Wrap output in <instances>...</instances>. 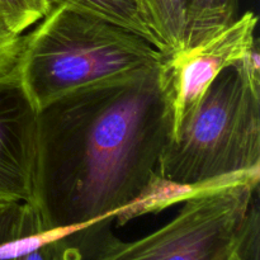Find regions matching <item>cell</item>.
Masks as SVG:
<instances>
[{
	"label": "cell",
	"mask_w": 260,
	"mask_h": 260,
	"mask_svg": "<svg viewBox=\"0 0 260 260\" xmlns=\"http://www.w3.org/2000/svg\"><path fill=\"white\" fill-rule=\"evenodd\" d=\"M159 66L73 91L38 112L32 206L43 230L112 222L156 179L172 131Z\"/></svg>",
	"instance_id": "cell-1"
},
{
	"label": "cell",
	"mask_w": 260,
	"mask_h": 260,
	"mask_svg": "<svg viewBox=\"0 0 260 260\" xmlns=\"http://www.w3.org/2000/svg\"><path fill=\"white\" fill-rule=\"evenodd\" d=\"M161 58L159 50L132 30L57 2L22 35L17 71L40 112L73 91L151 70Z\"/></svg>",
	"instance_id": "cell-2"
},
{
	"label": "cell",
	"mask_w": 260,
	"mask_h": 260,
	"mask_svg": "<svg viewBox=\"0 0 260 260\" xmlns=\"http://www.w3.org/2000/svg\"><path fill=\"white\" fill-rule=\"evenodd\" d=\"M260 173V85L240 66L226 68L168 141L157 179L179 194L223 178Z\"/></svg>",
	"instance_id": "cell-3"
},
{
	"label": "cell",
	"mask_w": 260,
	"mask_h": 260,
	"mask_svg": "<svg viewBox=\"0 0 260 260\" xmlns=\"http://www.w3.org/2000/svg\"><path fill=\"white\" fill-rule=\"evenodd\" d=\"M260 173L223 178L196 189L177 215L152 233L122 241L102 226L81 260H229L259 213Z\"/></svg>",
	"instance_id": "cell-4"
},
{
	"label": "cell",
	"mask_w": 260,
	"mask_h": 260,
	"mask_svg": "<svg viewBox=\"0 0 260 260\" xmlns=\"http://www.w3.org/2000/svg\"><path fill=\"white\" fill-rule=\"evenodd\" d=\"M256 24V14L248 10L201 42L162 55L159 73L172 121L170 139L218 74L239 62L258 43Z\"/></svg>",
	"instance_id": "cell-5"
},
{
	"label": "cell",
	"mask_w": 260,
	"mask_h": 260,
	"mask_svg": "<svg viewBox=\"0 0 260 260\" xmlns=\"http://www.w3.org/2000/svg\"><path fill=\"white\" fill-rule=\"evenodd\" d=\"M37 113L17 65L0 74V202L33 203Z\"/></svg>",
	"instance_id": "cell-6"
},
{
	"label": "cell",
	"mask_w": 260,
	"mask_h": 260,
	"mask_svg": "<svg viewBox=\"0 0 260 260\" xmlns=\"http://www.w3.org/2000/svg\"><path fill=\"white\" fill-rule=\"evenodd\" d=\"M151 42L162 55L179 50L184 42L187 0H136Z\"/></svg>",
	"instance_id": "cell-7"
},
{
	"label": "cell",
	"mask_w": 260,
	"mask_h": 260,
	"mask_svg": "<svg viewBox=\"0 0 260 260\" xmlns=\"http://www.w3.org/2000/svg\"><path fill=\"white\" fill-rule=\"evenodd\" d=\"M238 8L239 0H187V22L182 47L196 45L228 27L238 18Z\"/></svg>",
	"instance_id": "cell-8"
},
{
	"label": "cell",
	"mask_w": 260,
	"mask_h": 260,
	"mask_svg": "<svg viewBox=\"0 0 260 260\" xmlns=\"http://www.w3.org/2000/svg\"><path fill=\"white\" fill-rule=\"evenodd\" d=\"M69 3L81 10L104 18L117 25L132 30L151 42V36L145 25L136 0H56Z\"/></svg>",
	"instance_id": "cell-9"
},
{
	"label": "cell",
	"mask_w": 260,
	"mask_h": 260,
	"mask_svg": "<svg viewBox=\"0 0 260 260\" xmlns=\"http://www.w3.org/2000/svg\"><path fill=\"white\" fill-rule=\"evenodd\" d=\"M43 230L37 211L29 203L0 202V250L17 239L35 235ZM0 260L4 259L0 253Z\"/></svg>",
	"instance_id": "cell-10"
},
{
	"label": "cell",
	"mask_w": 260,
	"mask_h": 260,
	"mask_svg": "<svg viewBox=\"0 0 260 260\" xmlns=\"http://www.w3.org/2000/svg\"><path fill=\"white\" fill-rule=\"evenodd\" d=\"M56 0H0V17L13 32L22 35L52 8Z\"/></svg>",
	"instance_id": "cell-11"
},
{
	"label": "cell",
	"mask_w": 260,
	"mask_h": 260,
	"mask_svg": "<svg viewBox=\"0 0 260 260\" xmlns=\"http://www.w3.org/2000/svg\"><path fill=\"white\" fill-rule=\"evenodd\" d=\"M75 234L46 241L33 250L8 260H81L83 251Z\"/></svg>",
	"instance_id": "cell-12"
},
{
	"label": "cell",
	"mask_w": 260,
	"mask_h": 260,
	"mask_svg": "<svg viewBox=\"0 0 260 260\" xmlns=\"http://www.w3.org/2000/svg\"><path fill=\"white\" fill-rule=\"evenodd\" d=\"M22 46V35L13 32L0 17V74L17 65Z\"/></svg>",
	"instance_id": "cell-13"
},
{
	"label": "cell",
	"mask_w": 260,
	"mask_h": 260,
	"mask_svg": "<svg viewBox=\"0 0 260 260\" xmlns=\"http://www.w3.org/2000/svg\"><path fill=\"white\" fill-rule=\"evenodd\" d=\"M229 260H260V220L259 213L253 218L240 245Z\"/></svg>",
	"instance_id": "cell-14"
}]
</instances>
